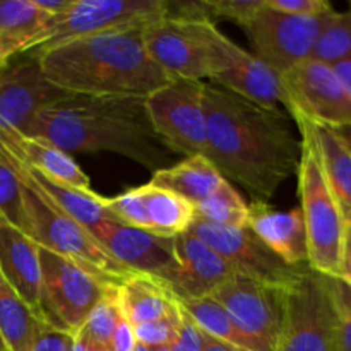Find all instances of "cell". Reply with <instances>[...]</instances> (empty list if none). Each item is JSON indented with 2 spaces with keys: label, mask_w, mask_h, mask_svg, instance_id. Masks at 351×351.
I'll return each instance as SVG.
<instances>
[{
  "label": "cell",
  "mask_w": 351,
  "mask_h": 351,
  "mask_svg": "<svg viewBox=\"0 0 351 351\" xmlns=\"http://www.w3.org/2000/svg\"><path fill=\"white\" fill-rule=\"evenodd\" d=\"M136 351H151V350L147 348V346H144V345H139V343H137V348H136Z\"/></svg>",
  "instance_id": "obj_49"
},
{
  "label": "cell",
  "mask_w": 351,
  "mask_h": 351,
  "mask_svg": "<svg viewBox=\"0 0 351 351\" xmlns=\"http://www.w3.org/2000/svg\"><path fill=\"white\" fill-rule=\"evenodd\" d=\"M24 134L41 137L67 154L108 151L153 171L171 167L177 156L154 132L146 98L72 96L38 113Z\"/></svg>",
  "instance_id": "obj_2"
},
{
  "label": "cell",
  "mask_w": 351,
  "mask_h": 351,
  "mask_svg": "<svg viewBox=\"0 0 351 351\" xmlns=\"http://www.w3.org/2000/svg\"><path fill=\"white\" fill-rule=\"evenodd\" d=\"M283 288L235 274L211 297L228 312L240 332L252 343L254 350L278 351Z\"/></svg>",
  "instance_id": "obj_13"
},
{
  "label": "cell",
  "mask_w": 351,
  "mask_h": 351,
  "mask_svg": "<svg viewBox=\"0 0 351 351\" xmlns=\"http://www.w3.org/2000/svg\"><path fill=\"white\" fill-rule=\"evenodd\" d=\"M192 235L223 257L235 274L263 283L285 287L302 267H290L274 256L249 228H228L209 223L194 221L189 228Z\"/></svg>",
  "instance_id": "obj_15"
},
{
  "label": "cell",
  "mask_w": 351,
  "mask_h": 351,
  "mask_svg": "<svg viewBox=\"0 0 351 351\" xmlns=\"http://www.w3.org/2000/svg\"><path fill=\"white\" fill-rule=\"evenodd\" d=\"M119 302H117V285L110 287L101 300L96 304L91 314L88 315L82 328L74 335L79 343L89 348H99L108 351L110 339L115 332L117 326L122 321Z\"/></svg>",
  "instance_id": "obj_31"
},
{
  "label": "cell",
  "mask_w": 351,
  "mask_h": 351,
  "mask_svg": "<svg viewBox=\"0 0 351 351\" xmlns=\"http://www.w3.org/2000/svg\"><path fill=\"white\" fill-rule=\"evenodd\" d=\"M0 215L24 232L23 184L0 154Z\"/></svg>",
  "instance_id": "obj_34"
},
{
  "label": "cell",
  "mask_w": 351,
  "mask_h": 351,
  "mask_svg": "<svg viewBox=\"0 0 351 351\" xmlns=\"http://www.w3.org/2000/svg\"><path fill=\"white\" fill-rule=\"evenodd\" d=\"M36 55L45 75L75 96L147 98L170 82L147 53L143 29L74 38Z\"/></svg>",
  "instance_id": "obj_3"
},
{
  "label": "cell",
  "mask_w": 351,
  "mask_h": 351,
  "mask_svg": "<svg viewBox=\"0 0 351 351\" xmlns=\"http://www.w3.org/2000/svg\"><path fill=\"white\" fill-rule=\"evenodd\" d=\"M168 10V0H74L33 51L91 34L144 29L167 17Z\"/></svg>",
  "instance_id": "obj_11"
},
{
  "label": "cell",
  "mask_w": 351,
  "mask_h": 351,
  "mask_svg": "<svg viewBox=\"0 0 351 351\" xmlns=\"http://www.w3.org/2000/svg\"><path fill=\"white\" fill-rule=\"evenodd\" d=\"M208 160L225 180L245 187L267 202L287 178L297 173L302 141L281 110L257 106L218 84L204 86Z\"/></svg>",
  "instance_id": "obj_1"
},
{
  "label": "cell",
  "mask_w": 351,
  "mask_h": 351,
  "mask_svg": "<svg viewBox=\"0 0 351 351\" xmlns=\"http://www.w3.org/2000/svg\"><path fill=\"white\" fill-rule=\"evenodd\" d=\"M202 351H240L235 346L228 345L225 341H219V339L211 338L204 332V346H202Z\"/></svg>",
  "instance_id": "obj_45"
},
{
  "label": "cell",
  "mask_w": 351,
  "mask_h": 351,
  "mask_svg": "<svg viewBox=\"0 0 351 351\" xmlns=\"http://www.w3.org/2000/svg\"><path fill=\"white\" fill-rule=\"evenodd\" d=\"M40 315L45 324L74 336L112 283L40 247Z\"/></svg>",
  "instance_id": "obj_8"
},
{
  "label": "cell",
  "mask_w": 351,
  "mask_h": 351,
  "mask_svg": "<svg viewBox=\"0 0 351 351\" xmlns=\"http://www.w3.org/2000/svg\"><path fill=\"white\" fill-rule=\"evenodd\" d=\"M72 2H74V0H33V3L38 9L43 10L48 16L57 17V19L60 16H64V14L71 9Z\"/></svg>",
  "instance_id": "obj_43"
},
{
  "label": "cell",
  "mask_w": 351,
  "mask_h": 351,
  "mask_svg": "<svg viewBox=\"0 0 351 351\" xmlns=\"http://www.w3.org/2000/svg\"><path fill=\"white\" fill-rule=\"evenodd\" d=\"M338 280L345 281L348 287H351V225L350 223H346L345 233H343L341 254H339Z\"/></svg>",
  "instance_id": "obj_42"
},
{
  "label": "cell",
  "mask_w": 351,
  "mask_h": 351,
  "mask_svg": "<svg viewBox=\"0 0 351 351\" xmlns=\"http://www.w3.org/2000/svg\"><path fill=\"white\" fill-rule=\"evenodd\" d=\"M143 40L149 57L170 81H213L247 55L206 17L168 14L144 27Z\"/></svg>",
  "instance_id": "obj_4"
},
{
  "label": "cell",
  "mask_w": 351,
  "mask_h": 351,
  "mask_svg": "<svg viewBox=\"0 0 351 351\" xmlns=\"http://www.w3.org/2000/svg\"><path fill=\"white\" fill-rule=\"evenodd\" d=\"M336 71V74L339 75V79H341V82L345 84L346 91L350 93L351 96V57L346 58V60L339 62V64L332 65Z\"/></svg>",
  "instance_id": "obj_44"
},
{
  "label": "cell",
  "mask_w": 351,
  "mask_h": 351,
  "mask_svg": "<svg viewBox=\"0 0 351 351\" xmlns=\"http://www.w3.org/2000/svg\"><path fill=\"white\" fill-rule=\"evenodd\" d=\"M45 328L43 319L24 302L0 271V336L7 350L31 351Z\"/></svg>",
  "instance_id": "obj_27"
},
{
  "label": "cell",
  "mask_w": 351,
  "mask_h": 351,
  "mask_svg": "<svg viewBox=\"0 0 351 351\" xmlns=\"http://www.w3.org/2000/svg\"><path fill=\"white\" fill-rule=\"evenodd\" d=\"M0 271L40 315V247L0 215ZM41 317V315H40Z\"/></svg>",
  "instance_id": "obj_20"
},
{
  "label": "cell",
  "mask_w": 351,
  "mask_h": 351,
  "mask_svg": "<svg viewBox=\"0 0 351 351\" xmlns=\"http://www.w3.org/2000/svg\"><path fill=\"white\" fill-rule=\"evenodd\" d=\"M278 351H339L338 314L329 278L308 266L283 288Z\"/></svg>",
  "instance_id": "obj_7"
},
{
  "label": "cell",
  "mask_w": 351,
  "mask_h": 351,
  "mask_svg": "<svg viewBox=\"0 0 351 351\" xmlns=\"http://www.w3.org/2000/svg\"><path fill=\"white\" fill-rule=\"evenodd\" d=\"M293 120L302 136L297 177L300 211L307 232L308 267L328 278H338L346 223L326 182L311 123L302 117H295Z\"/></svg>",
  "instance_id": "obj_6"
},
{
  "label": "cell",
  "mask_w": 351,
  "mask_h": 351,
  "mask_svg": "<svg viewBox=\"0 0 351 351\" xmlns=\"http://www.w3.org/2000/svg\"><path fill=\"white\" fill-rule=\"evenodd\" d=\"M74 351H106V350H99V348H89V346H84L82 343H79L77 339L74 338Z\"/></svg>",
  "instance_id": "obj_47"
},
{
  "label": "cell",
  "mask_w": 351,
  "mask_h": 351,
  "mask_svg": "<svg viewBox=\"0 0 351 351\" xmlns=\"http://www.w3.org/2000/svg\"><path fill=\"white\" fill-rule=\"evenodd\" d=\"M195 221L228 228H245L249 206L228 180L223 182L209 197L194 206Z\"/></svg>",
  "instance_id": "obj_30"
},
{
  "label": "cell",
  "mask_w": 351,
  "mask_h": 351,
  "mask_svg": "<svg viewBox=\"0 0 351 351\" xmlns=\"http://www.w3.org/2000/svg\"><path fill=\"white\" fill-rule=\"evenodd\" d=\"M269 9L290 16H322L331 12L332 5L326 0H264Z\"/></svg>",
  "instance_id": "obj_38"
},
{
  "label": "cell",
  "mask_w": 351,
  "mask_h": 351,
  "mask_svg": "<svg viewBox=\"0 0 351 351\" xmlns=\"http://www.w3.org/2000/svg\"><path fill=\"white\" fill-rule=\"evenodd\" d=\"M101 204L122 225L149 232V223H147L143 199V185L129 189V191L115 195V197H101Z\"/></svg>",
  "instance_id": "obj_33"
},
{
  "label": "cell",
  "mask_w": 351,
  "mask_h": 351,
  "mask_svg": "<svg viewBox=\"0 0 351 351\" xmlns=\"http://www.w3.org/2000/svg\"><path fill=\"white\" fill-rule=\"evenodd\" d=\"M351 57V3L346 10H336L322 29L312 57L324 64L336 65Z\"/></svg>",
  "instance_id": "obj_32"
},
{
  "label": "cell",
  "mask_w": 351,
  "mask_h": 351,
  "mask_svg": "<svg viewBox=\"0 0 351 351\" xmlns=\"http://www.w3.org/2000/svg\"><path fill=\"white\" fill-rule=\"evenodd\" d=\"M247 228L287 266H308L307 232L300 208L274 211L267 202L254 201L249 206Z\"/></svg>",
  "instance_id": "obj_18"
},
{
  "label": "cell",
  "mask_w": 351,
  "mask_h": 351,
  "mask_svg": "<svg viewBox=\"0 0 351 351\" xmlns=\"http://www.w3.org/2000/svg\"><path fill=\"white\" fill-rule=\"evenodd\" d=\"M308 122V120H307ZM311 123L322 171L345 223L351 225V153L335 129Z\"/></svg>",
  "instance_id": "obj_25"
},
{
  "label": "cell",
  "mask_w": 351,
  "mask_h": 351,
  "mask_svg": "<svg viewBox=\"0 0 351 351\" xmlns=\"http://www.w3.org/2000/svg\"><path fill=\"white\" fill-rule=\"evenodd\" d=\"M287 112L312 123L341 129L351 125V96L335 67L307 58L281 74Z\"/></svg>",
  "instance_id": "obj_12"
},
{
  "label": "cell",
  "mask_w": 351,
  "mask_h": 351,
  "mask_svg": "<svg viewBox=\"0 0 351 351\" xmlns=\"http://www.w3.org/2000/svg\"><path fill=\"white\" fill-rule=\"evenodd\" d=\"M99 245L132 273L160 278L171 287L180 271L173 239L108 221L95 233Z\"/></svg>",
  "instance_id": "obj_16"
},
{
  "label": "cell",
  "mask_w": 351,
  "mask_h": 351,
  "mask_svg": "<svg viewBox=\"0 0 351 351\" xmlns=\"http://www.w3.org/2000/svg\"><path fill=\"white\" fill-rule=\"evenodd\" d=\"M151 351H171L170 346H156V348H149Z\"/></svg>",
  "instance_id": "obj_48"
},
{
  "label": "cell",
  "mask_w": 351,
  "mask_h": 351,
  "mask_svg": "<svg viewBox=\"0 0 351 351\" xmlns=\"http://www.w3.org/2000/svg\"><path fill=\"white\" fill-rule=\"evenodd\" d=\"M137 339L134 335V328L122 319L120 324L117 326L115 332H113L112 339H110L108 351H136Z\"/></svg>",
  "instance_id": "obj_41"
},
{
  "label": "cell",
  "mask_w": 351,
  "mask_h": 351,
  "mask_svg": "<svg viewBox=\"0 0 351 351\" xmlns=\"http://www.w3.org/2000/svg\"><path fill=\"white\" fill-rule=\"evenodd\" d=\"M178 302L202 332H206L211 338L219 339V341L228 343L240 351H256L252 343L240 332L228 312L221 307V304L216 298L202 297L195 298V300Z\"/></svg>",
  "instance_id": "obj_29"
},
{
  "label": "cell",
  "mask_w": 351,
  "mask_h": 351,
  "mask_svg": "<svg viewBox=\"0 0 351 351\" xmlns=\"http://www.w3.org/2000/svg\"><path fill=\"white\" fill-rule=\"evenodd\" d=\"M225 182L218 168L206 156H189L185 160L154 171L149 184L167 189L182 199L199 204Z\"/></svg>",
  "instance_id": "obj_24"
},
{
  "label": "cell",
  "mask_w": 351,
  "mask_h": 351,
  "mask_svg": "<svg viewBox=\"0 0 351 351\" xmlns=\"http://www.w3.org/2000/svg\"><path fill=\"white\" fill-rule=\"evenodd\" d=\"M329 287L338 314L339 351H351V287L338 278H329Z\"/></svg>",
  "instance_id": "obj_36"
},
{
  "label": "cell",
  "mask_w": 351,
  "mask_h": 351,
  "mask_svg": "<svg viewBox=\"0 0 351 351\" xmlns=\"http://www.w3.org/2000/svg\"><path fill=\"white\" fill-rule=\"evenodd\" d=\"M211 82L263 108L280 110L281 105L287 110L281 75L249 51L235 67L216 75Z\"/></svg>",
  "instance_id": "obj_23"
},
{
  "label": "cell",
  "mask_w": 351,
  "mask_h": 351,
  "mask_svg": "<svg viewBox=\"0 0 351 351\" xmlns=\"http://www.w3.org/2000/svg\"><path fill=\"white\" fill-rule=\"evenodd\" d=\"M72 96L55 86L45 75L40 57L27 51L0 69V125L24 134L38 113Z\"/></svg>",
  "instance_id": "obj_14"
},
{
  "label": "cell",
  "mask_w": 351,
  "mask_h": 351,
  "mask_svg": "<svg viewBox=\"0 0 351 351\" xmlns=\"http://www.w3.org/2000/svg\"><path fill=\"white\" fill-rule=\"evenodd\" d=\"M336 134L341 137V141L345 143V146L348 147L351 153V125L350 127H341V129H335Z\"/></svg>",
  "instance_id": "obj_46"
},
{
  "label": "cell",
  "mask_w": 351,
  "mask_h": 351,
  "mask_svg": "<svg viewBox=\"0 0 351 351\" xmlns=\"http://www.w3.org/2000/svg\"><path fill=\"white\" fill-rule=\"evenodd\" d=\"M117 302L122 317L132 328L177 311L180 302L171 287L160 278L132 273L117 285Z\"/></svg>",
  "instance_id": "obj_22"
},
{
  "label": "cell",
  "mask_w": 351,
  "mask_h": 351,
  "mask_svg": "<svg viewBox=\"0 0 351 351\" xmlns=\"http://www.w3.org/2000/svg\"><path fill=\"white\" fill-rule=\"evenodd\" d=\"M182 305H178L177 311L170 312L168 315L154 321L146 322L134 328V335L139 345L147 346V348H156V346H170L173 339L177 338L178 328L182 322Z\"/></svg>",
  "instance_id": "obj_35"
},
{
  "label": "cell",
  "mask_w": 351,
  "mask_h": 351,
  "mask_svg": "<svg viewBox=\"0 0 351 351\" xmlns=\"http://www.w3.org/2000/svg\"><path fill=\"white\" fill-rule=\"evenodd\" d=\"M184 311V307H182ZM204 346V332L194 324L191 317L187 315V312L184 311L182 314V322L180 328H178L177 338L173 339V343L170 345L171 351H202Z\"/></svg>",
  "instance_id": "obj_39"
},
{
  "label": "cell",
  "mask_w": 351,
  "mask_h": 351,
  "mask_svg": "<svg viewBox=\"0 0 351 351\" xmlns=\"http://www.w3.org/2000/svg\"><path fill=\"white\" fill-rule=\"evenodd\" d=\"M173 247L180 271L171 290L178 300L211 297L225 281L235 276L233 267L191 232L175 237Z\"/></svg>",
  "instance_id": "obj_17"
},
{
  "label": "cell",
  "mask_w": 351,
  "mask_h": 351,
  "mask_svg": "<svg viewBox=\"0 0 351 351\" xmlns=\"http://www.w3.org/2000/svg\"><path fill=\"white\" fill-rule=\"evenodd\" d=\"M201 81H170L146 98L153 129L182 156H208V119Z\"/></svg>",
  "instance_id": "obj_10"
},
{
  "label": "cell",
  "mask_w": 351,
  "mask_h": 351,
  "mask_svg": "<svg viewBox=\"0 0 351 351\" xmlns=\"http://www.w3.org/2000/svg\"><path fill=\"white\" fill-rule=\"evenodd\" d=\"M0 144L45 177L86 194L95 192L89 184V177L75 163L74 158L48 141L0 125Z\"/></svg>",
  "instance_id": "obj_19"
},
{
  "label": "cell",
  "mask_w": 351,
  "mask_h": 351,
  "mask_svg": "<svg viewBox=\"0 0 351 351\" xmlns=\"http://www.w3.org/2000/svg\"><path fill=\"white\" fill-rule=\"evenodd\" d=\"M336 10L322 16H290L269 9L261 2L259 9L242 24L252 55L278 74L290 71L312 57L322 29Z\"/></svg>",
  "instance_id": "obj_9"
},
{
  "label": "cell",
  "mask_w": 351,
  "mask_h": 351,
  "mask_svg": "<svg viewBox=\"0 0 351 351\" xmlns=\"http://www.w3.org/2000/svg\"><path fill=\"white\" fill-rule=\"evenodd\" d=\"M0 154L23 184L24 233L41 249L79 264L106 283L119 285L132 271L117 263L82 225L65 215L24 171L17 158L0 144Z\"/></svg>",
  "instance_id": "obj_5"
},
{
  "label": "cell",
  "mask_w": 351,
  "mask_h": 351,
  "mask_svg": "<svg viewBox=\"0 0 351 351\" xmlns=\"http://www.w3.org/2000/svg\"><path fill=\"white\" fill-rule=\"evenodd\" d=\"M31 351H74V336L47 326L40 332Z\"/></svg>",
  "instance_id": "obj_40"
},
{
  "label": "cell",
  "mask_w": 351,
  "mask_h": 351,
  "mask_svg": "<svg viewBox=\"0 0 351 351\" xmlns=\"http://www.w3.org/2000/svg\"><path fill=\"white\" fill-rule=\"evenodd\" d=\"M263 0H204L209 19L233 21L242 26L257 9Z\"/></svg>",
  "instance_id": "obj_37"
},
{
  "label": "cell",
  "mask_w": 351,
  "mask_h": 351,
  "mask_svg": "<svg viewBox=\"0 0 351 351\" xmlns=\"http://www.w3.org/2000/svg\"><path fill=\"white\" fill-rule=\"evenodd\" d=\"M3 146V144H2ZM5 147V146H3ZM17 158V156H16ZM17 161L21 163V167L24 168V171L27 173V177L65 213V215L71 216L74 221H77L79 225L84 226L91 235H95L99 228H101L105 223L108 221H117L112 215L105 209V206L101 204L103 195L91 192V194H86V192L75 191V189L69 187V185L60 184V182H55L51 178L45 177L40 171L33 170L31 167H27L26 163L17 158Z\"/></svg>",
  "instance_id": "obj_26"
},
{
  "label": "cell",
  "mask_w": 351,
  "mask_h": 351,
  "mask_svg": "<svg viewBox=\"0 0 351 351\" xmlns=\"http://www.w3.org/2000/svg\"><path fill=\"white\" fill-rule=\"evenodd\" d=\"M143 199L149 232L156 235L175 239L189 232L195 221L194 206L167 189L154 187L151 184L143 185Z\"/></svg>",
  "instance_id": "obj_28"
},
{
  "label": "cell",
  "mask_w": 351,
  "mask_h": 351,
  "mask_svg": "<svg viewBox=\"0 0 351 351\" xmlns=\"http://www.w3.org/2000/svg\"><path fill=\"white\" fill-rule=\"evenodd\" d=\"M55 19L38 9L33 0H0V69L12 58L36 50Z\"/></svg>",
  "instance_id": "obj_21"
},
{
  "label": "cell",
  "mask_w": 351,
  "mask_h": 351,
  "mask_svg": "<svg viewBox=\"0 0 351 351\" xmlns=\"http://www.w3.org/2000/svg\"><path fill=\"white\" fill-rule=\"evenodd\" d=\"M0 351H9V350H7V346H5V343H3V339H2V336H0Z\"/></svg>",
  "instance_id": "obj_50"
}]
</instances>
